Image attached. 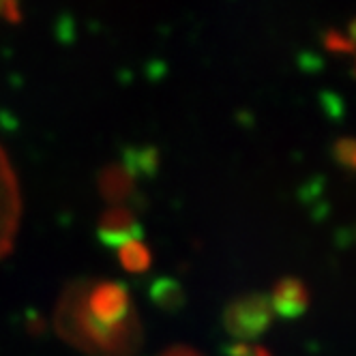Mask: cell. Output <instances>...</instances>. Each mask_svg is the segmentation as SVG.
Masks as SVG:
<instances>
[{
    "instance_id": "52a82bcc",
    "label": "cell",
    "mask_w": 356,
    "mask_h": 356,
    "mask_svg": "<svg viewBox=\"0 0 356 356\" xmlns=\"http://www.w3.org/2000/svg\"><path fill=\"white\" fill-rule=\"evenodd\" d=\"M161 356H200V354L193 352V350H189V348H174V350L163 352Z\"/></svg>"
},
{
    "instance_id": "6da1fadb",
    "label": "cell",
    "mask_w": 356,
    "mask_h": 356,
    "mask_svg": "<svg viewBox=\"0 0 356 356\" xmlns=\"http://www.w3.org/2000/svg\"><path fill=\"white\" fill-rule=\"evenodd\" d=\"M58 333L95 356H134L142 341L131 296L116 282L73 284L56 309Z\"/></svg>"
},
{
    "instance_id": "3957f363",
    "label": "cell",
    "mask_w": 356,
    "mask_h": 356,
    "mask_svg": "<svg viewBox=\"0 0 356 356\" xmlns=\"http://www.w3.org/2000/svg\"><path fill=\"white\" fill-rule=\"evenodd\" d=\"M270 300L262 296H249L234 300L225 314V324L236 337H256L270 322Z\"/></svg>"
},
{
    "instance_id": "7a4b0ae2",
    "label": "cell",
    "mask_w": 356,
    "mask_h": 356,
    "mask_svg": "<svg viewBox=\"0 0 356 356\" xmlns=\"http://www.w3.org/2000/svg\"><path fill=\"white\" fill-rule=\"evenodd\" d=\"M19 213H22V207H19L15 172L9 163L7 152L0 146V260H3L13 247Z\"/></svg>"
},
{
    "instance_id": "277c9868",
    "label": "cell",
    "mask_w": 356,
    "mask_h": 356,
    "mask_svg": "<svg viewBox=\"0 0 356 356\" xmlns=\"http://www.w3.org/2000/svg\"><path fill=\"white\" fill-rule=\"evenodd\" d=\"M270 307H275L282 316H298L307 307V290L296 279H286L277 286Z\"/></svg>"
},
{
    "instance_id": "5b68a950",
    "label": "cell",
    "mask_w": 356,
    "mask_h": 356,
    "mask_svg": "<svg viewBox=\"0 0 356 356\" xmlns=\"http://www.w3.org/2000/svg\"><path fill=\"white\" fill-rule=\"evenodd\" d=\"M101 234L108 241H116V245L134 238V219L124 209H112L101 221Z\"/></svg>"
},
{
    "instance_id": "8992f818",
    "label": "cell",
    "mask_w": 356,
    "mask_h": 356,
    "mask_svg": "<svg viewBox=\"0 0 356 356\" xmlns=\"http://www.w3.org/2000/svg\"><path fill=\"white\" fill-rule=\"evenodd\" d=\"M118 253H120V264L129 273H142L150 266V251L138 238L120 243Z\"/></svg>"
}]
</instances>
